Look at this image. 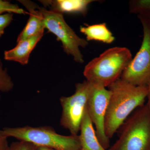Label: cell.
<instances>
[{
    "instance_id": "cell-1",
    "label": "cell",
    "mask_w": 150,
    "mask_h": 150,
    "mask_svg": "<svg viewBox=\"0 0 150 150\" xmlns=\"http://www.w3.org/2000/svg\"><path fill=\"white\" fill-rule=\"evenodd\" d=\"M111 92L105 119V131L110 139L129 115L144 105L148 94L147 85L136 86L118 79L110 85Z\"/></svg>"
},
{
    "instance_id": "cell-2",
    "label": "cell",
    "mask_w": 150,
    "mask_h": 150,
    "mask_svg": "<svg viewBox=\"0 0 150 150\" xmlns=\"http://www.w3.org/2000/svg\"><path fill=\"white\" fill-rule=\"evenodd\" d=\"M132 59L128 48H109L89 62L83 75L90 83L106 88L120 79Z\"/></svg>"
},
{
    "instance_id": "cell-3",
    "label": "cell",
    "mask_w": 150,
    "mask_h": 150,
    "mask_svg": "<svg viewBox=\"0 0 150 150\" xmlns=\"http://www.w3.org/2000/svg\"><path fill=\"white\" fill-rule=\"evenodd\" d=\"M0 135L54 150H81L79 135H61L49 126L4 127L0 130Z\"/></svg>"
},
{
    "instance_id": "cell-4",
    "label": "cell",
    "mask_w": 150,
    "mask_h": 150,
    "mask_svg": "<svg viewBox=\"0 0 150 150\" xmlns=\"http://www.w3.org/2000/svg\"><path fill=\"white\" fill-rule=\"evenodd\" d=\"M118 139L107 150H150V108H137L122 126Z\"/></svg>"
},
{
    "instance_id": "cell-5",
    "label": "cell",
    "mask_w": 150,
    "mask_h": 150,
    "mask_svg": "<svg viewBox=\"0 0 150 150\" xmlns=\"http://www.w3.org/2000/svg\"><path fill=\"white\" fill-rule=\"evenodd\" d=\"M43 14L44 28L56 35L57 40L61 41L64 51L73 57L76 62L82 64L83 56L80 47L88 46L87 40L81 38L67 24L63 14L40 7Z\"/></svg>"
},
{
    "instance_id": "cell-6",
    "label": "cell",
    "mask_w": 150,
    "mask_h": 150,
    "mask_svg": "<svg viewBox=\"0 0 150 150\" xmlns=\"http://www.w3.org/2000/svg\"><path fill=\"white\" fill-rule=\"evenodd\" d=\"M91 83L86 80L76 84L74 93L69 96L60 98L62 113L61 126L69 131L71 135H78L86 109Z\"/></svg>"
},
{
    "instance_id": "cell-7",
    "label": "cell",
    "mask_w": 150,
    "mask_h": 150,
    "mask_svg": "<svg viewBox=\"0 0 150 150\" xmlns=\"http://www.w3.org/2000/svg\"><path fill=\"white\" fill-rule=\"evenodd\" d=\"M143 27L139 50L124 70L121 79L136 86L146 85L150 79V19L138 15Z\"/></svg>"
},
{
    "instance_id": "cell-8",
    "label": "cell",
    "mask_w": 150,
    "mask_h": 150,
    "mask_svg": "<svg viewBox=\"0 0 150 150\" xmlns=\"http://www.w3.org/2000/svg\"><path fill=\"white\" fill-rule=\"evenodd\" d=\"M91 85L87 110L95 127L96 135L100 143L105 149L108 150L110 147V139L105 135V119L111 92L101 86L91 83Z\"/></svg>"
},
{
    "instance_id": "cell-9",
    "label": "cell",
    "mask_w": 150,
    "mask_h": 150,
    "mask_svg": "<svg viewBox=\"0 0 150 150\" xmlns=\"http://www.w3.org/2000/svg\"><path fill=\"white\" fill-rule=\"evenodd\" d=\"M29 13L27 24L20 33L17 42L40 34H43L44 28L43 16L40 7L29 1H19Z\"/></svg>"
},
{
    "instance_id": "cell-10",
    "label": "cell",
    "mask_w": 150,
    "mask_h": 150,
    "mask_svg": "<svg viewBox=\"0 0 150 150\" xmlns=\"http://www.w3.org/2000/svg\"><path fill=\"white\" fill-rule=\"evenodd\" d=\"M43 34H40L17 42L14 48L4 52V59L18 62L22 65L28 63L30 55Z\"/></svg>"
},
{
    "instance_id": "cell-11",
    "label": "cell",
    "mask_w": 150,
    "mask_h": 150,
    "mask_svg": "<svg viewBox=\"0 0 150 150\" xmlns=\"http://www.w3.org/2000/svg\"><path fill=\"white\" fill-rule=\"evenodd\" d=\"M80 132L81 150H107L100 143L87 109L82 121Z\"/></svg>"
},
{
    "instance_id": "cell-12",
    "label": "cell",
    "mask_w": 150,
    "mask_h": 150,
    "mask_svg": "<svg viewBox=\"0 0 150 150\" xmlns=\"http://www.w3.org/2000/svg\"><path fill=\"white\" fill-rule=\"evenodd\" d=\"M45 6H50L51 10L63 14L78 13L86 16L89 5L93 0H56L40 1Z\"/></svg>"
},
{
    "instance_id": "cell-13",
    "label": "cell",
    "mask_w": 150,
    "mask_h": 150,
    "mask_svg": "<svg viewBox=\"0 0 150 150\" xmlns=\"http://www.w3.org/2000/svg\"><path fill=\"white\" fill-rule=\"evenodd\" d=\"M80 30L86 35L88 41L94 40L110 44L115 40V37L105 23L86 24L85 26H81Z\"/></svg>"
},
{
    "instance_id": "cell-14",
    "label": "cell",
    "mask_w": 150,
    "mask_h": 150,
    "mask_svg": "<svg viewBox=\"0 0 150 150\" xmlns=\"http://www.w3.org/2000/svg\"><path fill=\"white\" fill-rule=\"evenodd\" d=\"M130 13L150 19V0H131L129 2Z\"/></svg>"
},
{
    "instance_id": "cell-15",
    "label": "cell",
    "mask_w": 150,
    "mask_h": 150,
    "mask_svg": "<svg viewBox=\"0 0 150 150\" xmlns=\"http://www.w3.org/2000/svg\"><path fill=\"white\" fill-rule=\"evenodd\" d=\"M13 81L8 73L7 69H3V63L0 59V93L8 92L13 89Z\"/></svg>"
},
{
    "instance_id": "cell-16",
    "label": "cell",
    "mask_w": 150,
    "mask_h": 150,
    "mask_svg": "<svg viewBox=\"0 0 150 150\" xmlns=\"http://www.w3.org/2000/svg\"><path fill=\"white\" fill-rule=\"evenodd\" d=\"M4 12L20 14L28 13L24 10L20 8L17 5L13 4L8 1L0 0V14Z\"/></svg>"
},
{
    "instance_id": "cell-17",
    "label": "cell",
    "mask_w": 150,
    "mask_h": 150,
    "mask_svg": "<svg viewBox=\"0 0 150 150\" xmlns=\"http://www.w3.org/2000/svg\"><path fill=\"white\" fill-rule=\"evenodd\" d=\"M8 150H37V147L29 142L19 141L12 143Z\"/></svg>"
},
{
    "instance_id": "cell-18",
    "label": "cell",
    "mask_w": 150,
    "mask_h": 150,
    "mask_svg": "<svg viewBox=\"0 0 150 150\" xmlns=\"http://www.w3.org/2000/svg\"><path fill=\"white\" fill-rule=\"evenodd\" d=\"M13 19V14L7 13L0 14V37L4 34V30Z\"/></svg>"
},
{
    "instance_id": "cell-19",
    "label": "cell",
    "mask_w": 150,
    "mask_h": 150,
    "mask_svg": "<svg viewBox=\"0 0 150 150\" xmlns=\"http://www.w3.org/2000/svg\"><path fill=\"white\" fill-rule=\"evenodd\" d=\"M8 138L0 135V150H8Z\"/></svg>"
},
{
    "instance_id": "cell-20",
    "label": "cell",
    "mask_w": 150,
    "mask_h": 150,
    "mask_svg": "<svg viewBox=\"0 0 150 150\" xmlns=\"http://www.w3.org/2000/svg\"><path fill=\"white\" fill-rule=\"evenodd\" d=\"M146 85L148 88V94L147 96V103L146 104L148 105V107L150 108V79Z\"/></svg>"
},
{
    "instance_id": "cell-21",
    "label": "cell",
    "mask_w": 150,
    "mask_h": 150,
    "mask_svg": "<svg viewBox=\"0 0 150 150\" xmlns=\"http://www.w3.org/2000/svg\"><path fill=\"white\" fill-rule=\"evenodd\" d=\"M37 150H54L49 148L43 147H37Z\"/></svg>"
}]
</instances>
